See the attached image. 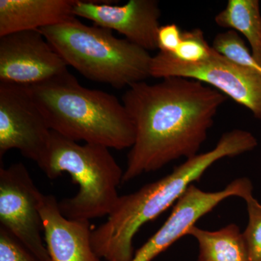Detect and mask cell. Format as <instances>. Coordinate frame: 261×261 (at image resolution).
Returning <instances> with one entry per match:
<instances>
[{
	"label": "cell",
	"mask_w": 261,
	"mask_h": 261,
	"mask_svg": "<svg viewBox=\"0 0 261 261\" xmlns=\"http://www.w3.org/2000/svg\"><path fill=\"white\" fill-rule=\"evenodd\" d=\"M42 192L22 163L0 168V226L8 230L42 261H50L44 245L39 211Z\"/></svg>",
	"instance_id": "cell-7"
},
{
	"label": "cell",
	"mask_w": 261,
	"mask_h": 261,
	"mask_svg": "<svg viewBox=\"0 0 261 261\" xmlns=\"http://www.w3.org/2000/svg\"><path fill=\"white\" fill-rule=\"evenodd\" d=\"M76 0H0V37L63 23Z\"/></svg>",
	"instance_id": "cell-13"
},
{
	"label": "cell",
	"mask_w": 261,
	"mask_h": 261,
	"mask_svg": "<svg viewBox=\"0 0 261 261\" xmlns=\"http://www.w3.org/2000/svg\"><path fill=\"white\" fill-rule=\"evenodd\" d=\"M39 31L68 66L89 80L123 89L150 77L148 51L118 39L109 29L73 17Z\"/></svg>",
	"instance_id": "cell-4"
},
{
	"label": "cell",
	"mask_w": 261,
	"mask_h": 261,
	"mask_svg": "<svg viewBox=\"0 0 261 261\" xmlns=\"http://www.w3.org/2000/svg\"><path fill=\"white\" fill-rule=\"evenodd\" d=\"M257 145L256 138L250 132H228L212 150L187 159L170 174L138 191L120 196L107 221L92 230V247L97 256L107 261L132 260L135 255L134 237L144 224L177 202L216 161L251 151Z\"/></svg>",
	"instance_id": "cell-2"
},
{
	"label": "cell",
	"mask_w": 261,
	"mask_h": 261,
	"mask_svg": "<svg viewBox=\"0 0 261 261\" xmlns=\"http://www.w3.org/2000/svg\"><path fill=\"white\" fill-rule=\"evenodd\" d=\"M219 27L241 33L251 48L252 58L261 67V13L257 0H228L215 17Z\"/></svg>",
	"instance_id": "cell-15"
},
{
	"label": "cell",
	"mask_w": 261,
	"mask_h": 261,
	"mask_svg": "<svg viewBox=\"0 0 261 261\" xmlns=\"http://www.w3.org/2000/svg\"><path fill=\"white\" fill-rule=\"evenodd\" d=\"M248 224L243 233L251 261H261V204L252 195L245 199Z\"/></svg>",
	"instance_id": "cell-18"
},
{
	"label": "cell",
	"mask_w": 261,
	"mask_h": 261,
	"mask_svg": "<svg viewBox=\"0 0 261 261\" xmlns=\"http://www.w3.org/2000/svg\"><path fill=\"white\" fill-rule=\"evenodd\" d=\"M67 71L68 65L40 31L0 37V82L32 86Z\"/></svg>",
	"instance_id": "cell-9"
},
{
	"label": "cell",
	"mask_w": 261,
	"mask_h": 261,
	"mask_svg": "<svg viewBox=\"0 0 261 261\" xmlns=\"http://www.w3.org/2000/svg\"><path fill=\"white\" fill-rule=\"evenodd\" d=\"M182 33L176 24L161 25L157 34L158 49L161 53L174 54L181 43Z\"/></svg>",
	"instance_id": "cell-20"
},
{
	"label": "cell",
	"mask_w": 261,
	"mask_h": 261,
	"mask_svg": "<svg viewBox=\"0 0 261 261\" xmlns=\"http://www.w3.org/2000/svg\"><path fill=\"white\" fill-rule=\"evenodd\" d=\"M214 51L206 42L202 31L195 29L182 33L181 43L173 56L185 63H197L208 59Z\"/></svg>",
	"instance_id": "cell-17"
},
{
	"label": "cell",
	"mask_w": 261,
	"mask_h": 261,
	"mask_svg": "<svg viewBox=\"0 0 261 261\" xmlns=\"http://www.w3.org/2000/svg\"><path fill=\"white\" fill-rule=\"evenodd\" d=\"M27 87L49 128L65 138L119 150L135 143V126L123 102L84 87L69 71Z\"/></svg>",
	"instance_id": "cell-3"
},
{
	"label": "cell",
	"mask_w": 261,
	"mask_h": 261,
	"mask_svg": "<svg viewBox=\"0 0 261 261\" xmlns=\"http://www.w3.org/2000/svg\"><path fill=\"white\" fill-rule=\"evenodd\" d=\"M0 261H42L23 244L0 226Z\"/></svg>",
	"instance_id": "cell-19"
},
{
	"label": "cell",
	"mask_w": 261,
	"mask_h": 261,
	"mask_svg": "<svg viewBox=\"0 0 261 261\" xmlns=\"http://www.w3.org/2000/svg\"><path fill=\"white\" fill-rule=\"evenodd\" d=\"M39 166L50 179L68 173L78 185L76 195L58 202L67 219L89 221L114 210L123 172L108 147L80 145L51 130L45 157Z\"/></svg>",
	"instance_id": "cell-5"
},
{
	"label": "cell",
	"mask_w": 261,
	"mask_h": 261,
	"mask_svg": "<svg viewBox=\"0 0 261 261\" xmlns=\"http://www.w3.org/2000/svg\"><path fill=\"white\" fill-rule=\"evenodd\" d=\"M150 77H183L209 84L261 121V71L233 63L215 49L208 59L197 63H185L159 51L152 57Z\"/></svg>",
	"instance_id": "cell-6"
},
{
	"label": "cell",
	"mask_w": 261,
	"mask_h": 261,
	"mask_svg": "<svg viewBox=\"0 0 261 261\" xmlns=\"http://www.w3.org/2000/svg\"><path fill=\"white\" fill-rule=\"evenodd\" d=\"M252 182L247 178L235 179L224 190L216 192H204L192 185L173 206L167 221L136 252L130 261L152 260L175 242L188 234L196 222L220 202L233 196L245 200L252 195Z\"/></svg>",
	"instance_id": "cell-10"
},
{
	"label": "cell",
	"mask_w": 261,
	"mask_h": 261,
	"mask_svg": "<svg viewBox=\"0 0 261 261\" xmlns=\"http://www.w3.org/2000/svg\"><path fill=\"white\" fill-rule=\"evenodd\" d=\"M212 47L228 60L255 70H261V67L252 58L245 41L236 31L228 30L219 33L215 37Z\"/></svg>",
	"instance_id": "cell-16"
},
{
	"label": "cell",
	"mask_w": 261,
	"mask_h": 261,
	"mask_svg": "<svg viewBox=\"0 0 261 261\" xmlns=\"http://www.w3.org/2000/svg\"><path fill=\"white\" fill-rule=\"evenodd\" d=\"M39 211L50 261H101L92 247L89 221L65 218L53 195L41 194Z\"/></svg>",
	"instance_id": "cell-12"
},
{
	"label": "cell",
	"mask_w": 261,
	"mask_h": 261,
	"mask_svg": "<svg viewBox=\"0 0 261 261\" xmlns=\"http://www.w3.org/2000/svg\"><path fill=\"white\" fill-rule=\"evenodd\" d=\"M227 99L206 84L183 77L128 87L122 102L133 122L135 141L122 183L161 169L171 161L197 155Z\"/></svg>",
	"instance_id": "cell-1"
},
{
	"label": "cell",
	"mask_w": 261,
	"mask_h": 261,
	"mask_svg": "<svg viewBox=\"0 0 261 261\" xmlns=\"http://www.w3.org/2000/svg\"><path fill=\"white\" fill-rule=\"evenodd\" d=\"M111 3L76 0L73 15L88 19L98 27L116 31L145 50L157 49L161 16L159 3L155 0H129L123 5Z\"/></svg>",
	"instance_id": "cell-11"
},
{
	"label": "cell",
	"mask_w": 261,
	"mask_h": 261,
	"mask_svg": "<svg viewBox=\"0 0 261 261\" xmlns=\"http://www.w3.org/2000/svg\"><path fill=\"white\" fill-rule=\"evenodd\" d=\"M188 234L198 242V261H251L243 233L236 224L213 231L193 226Z\"/></svg>",
	"instance_id": "cell-14"
},
{
	"label": "cell",
	"mask_w": 261,
	"mask_h": 261,
	"mask_svg": "<svg viewBox=\"0 0 261 261\" xmlns=\"http://www.w3.org/2000/svg\"><path fill=\"white\" fill-rule=\"evenodd\" d=\"M51 130L27 86L0 82V158L10 149L42 163Z\"/></svg>",
	"instance_id": "cell-8"
}]
</instances>
